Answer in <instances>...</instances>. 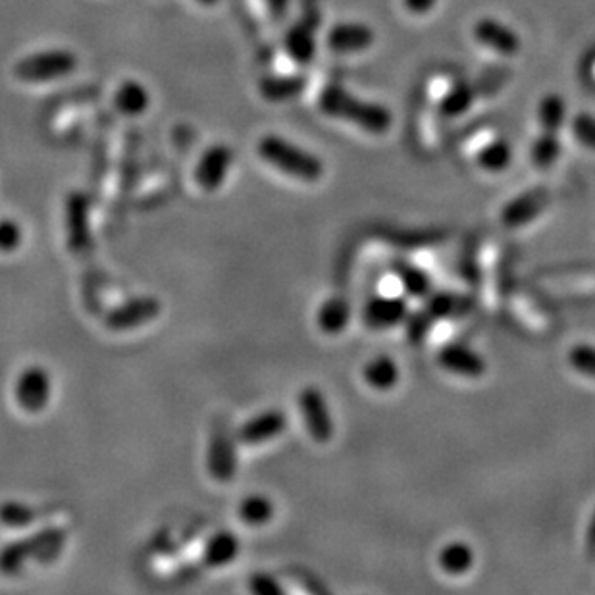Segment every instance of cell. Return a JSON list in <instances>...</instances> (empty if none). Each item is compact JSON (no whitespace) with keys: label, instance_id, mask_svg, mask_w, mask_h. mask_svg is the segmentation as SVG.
<instances>
[{"label":"cell","instance_id":"6da1fadb","mask_svg":"<svg viewBox=\"0 0 595 595\" xmlns=\"http://www.w3.org/2000/svg\"><path fill=\"white\" fill-rule=\"evenodd\" d=\"M318 108L336 120L351 122L361 130L370 131L374 135L386 133L391 128V112L386 106L366 103L359 97L351 95L343 85H326L318 97Z\"/></svg>","mask_w":595,"mask_h":595},{"label":"cell","instance_id":"7a4b0ae2","mask_svg":"<svg viewBox=\"0 0 595 595\" xmlns=\"http://www.w3.org/2000/svg\"><path fill=\"white\" fill-rule=\"evenodd\" d=\"M260 158L287 176L301 182H318L324 176V164L316 155L301 149L280 135H264L259 141Z\"/></svg>","mask_w":595,"mask_h":595},{"label":"cell","instance_id":"3957f363","mask_svg":"<svg viewBox=\"0 0 595 595\" xmlns=\"http://www.w3.org/2000/svg\"><path fill=\"white\" fill-rule=\"evenodd\" d=\"M64 542H66V530L47 528L29 538L8 544L0 551V572L18 574L26 567L29 559L49 561L62 551Z\"/></svg>","mask_w":595,"mask_h":595},{"label":"cell","instance_id":"277c9868","mask_svg":"<svg viewBox=\"0 0 595 595\" xmlns=\"http://www.w3.org/2000/svg\"><path fill=\"white\" fill-rule=\"evenodd\" d=\"M78 68V56L74 52L64 49H52V51L35 52L22 58L14 74L16 78L26 83H45L54 79L68 78Z\"/></svg>","mask_w":595,"mask_h":595},{"label":"cell","instance_id":"5b68a950","mask_svg":"<svg viewBox=\"0 0 595 595\" xmlns=\"http://www.w3.org/2000/svg\"><path fill=\"white\" fill-rule=\"evenodd\" d=\"M299 411L312 440L316 443H328L334 438V420H332L328 399L322 393V389L316 386L301 389Z\"/></svg>","mask_w":595,"mask_h":595},{"label":"cell","instance_id":"8992f818","mask_svg":"<svg viewBox=\"0 0 595 595\" xmlns=\"http://www.w3.org/2000/svg\"><path fill=\"white\" fill-rule=\"evenodd\" d=\"M52 382L49 370L43 366H29L20 376L14 388L16 403L26 413H41L51 401Z\"/></svg>","mask_w":595,"mask_h":595},{"label":"cell","instance_id":"52a82bcc","mask_svg":"<svg viewBox=\"0 0 595 595\" xmlns=\"http://www.w3.org/2000/svg\"><path fill=\"white\" fill-rule=\"evenodd\" d=\"M411 314L407 295H376L363 309V322L370 330H389L405 324Z\"/></svg>","mask_w":595,"mask_h":595},{"label":"cell","instance_id":"ba28073f","mask_svg":"<svg viewBox=\"0 0 595 595\" xmlns=\"http://www.w3.org/2000/svg\"><path fill=\"white\" fill-rule=\"evenodd\" d=\"M549 191L545 187H534L511 199L501 210V224L509 230H518L532 224L538 216H542L549 205Z\"/></svg>","mask_w":595,"mask_h":595},{"label":"cell","instance_id":"9c48e42d","mask_svg":"<svg viewBox=\"0 0 595 595\" xmlns=\"http://www.w3.org/2000/svg\"><path fill=\"white\" fill-rule=\"evenodd\" d=\"M66 233L68 249L74 255L89 251L93 241L89 226V197L81 191H72L66 199Z\"/></svg>","mask_w":595,"mask_h":595},{"label":"cell","instance_id":"30bf717a","mask_svg":"<svg viewBox=\"0 0 595 595\" xmlns=\"http://www.w3.org/2000/svg\"><path fill=\"white\" fill-rule=\"evenodd\" d=\"M160 312H162V305L156 297H137L120 305L118 309L108 312L104 324L112 332H128L153 322Z\"/></svg>","mask_w":595,"mask_h":595},{"label":"cell","instance_id":"8fae6325","mask_svg":"<svg viewBox=\"0 0 595 595\" xmlns=\"http://www.w3.org/2000/svg\"><path fill=\"white\" fill-rule=\"evenodd\" d=\"M436 361L441 370L465 378H480L488 370L484 357L463 343H445L438 351Z\"/></svg>","mask_w":595,"mask_h":595},{"label":"cell","instance_id":"7c38bea8","mask_svg":"<svg viewBox=\"0 0 595 595\" xmlns=\"http://www.w3.org/2000/svg\"><path fill=\"white\" fill-rule=\"evenodd\" d=\"M208 474L216 482H232L237 472L235 440L226 428L212 432L207 453Z\"/></svg>","mask_w":595,"mask_h":595},{"label":"cell","instance_id":"4fadbf2b","mask_svg":"<svg viewBox=\"0 0 595 595\" xmlns=\"http://www.w3.org/2000/svg\"><path fill=\"white\" fill-rule=\"evenodd\" d=\"M232 149L224 143L208 147L195 168V182L205 191H216L232 168Z\"/></svg>","mask_w":595,"mask_h":595},{"label":"cell","instance_id":"5bb4252c","mask_svg":"<svg viewBox=\"0 0 595 595\" xmlns=\"http://www.w3.org/2000/svg\"><path fill=\"white\" fill-rule=\"evenodd\" d=\"M318 24H320L318 12H309L285 33V51L297 64H309L314 58V52H316L314 33Z\"/></svg>","mask_w":595,"mask_h":595},{"label":"cell","instance_id":"9a60e30c","mask_svg":"<svg viewBox=\"0 0 595 595\" xmlns=\"http://www.w3.org/2000/svg\"><path fill=\"white\" fill-rule=\"evenodd\" d=\"M287 428V416L278 409L253 416L237 430V441L245 445H260L282 436Z\"/></svg>","mask_w":595,"mask_h":595},{"label":"cell","instance_id":"2e32d148","mask_svg":"<svg viewBox=\"0 0 595 595\" xmlns=\"http://www.w3.org/2000/svg\"><path fill=\"white\" fill-rule=\"evenodd\" d=\"M474 35L484 47L499 52V54L511 56V54H517L520 51V39H518L517 33L511 27L492 20V18L480 20L474 27Z\"/></svg>","mask_w":595,"mask_h":595},{"label":"cell","instance_id":"e0dca14e","mask_svg":"<svg viewBox=\"0 0 595 595\" xmlns=\"http://www.w3.org/2000/svg\"><path fill=\"white\" fill-rule=\"evenodd\" d=\"M424 301H426L424 309L432 314L436 322L463 318L474 307L470 297L453 291H432Z\"/></svg>","mask_w":595,"mask_h":595},{"label":"cell","instance_id":"ac0fdd59","mask_svg":"<svg viewBox=\"0 0 595 595\" xmlns=\"http://www.w3.org/2000/svg\"><path fill=\"white\" fill-rule=\"evenodd\" d=\"M374 43V31L364 24H337L328 33V47L336 52H361Z\"/></svg>","mask_w":595,"mask_h":595},{"label":"cell","instance_id":"d6986e66","mask_svg":"<svg viewBox=\"0 0 595 595\" xmlns=\"http://www.w3.org/2000/svg\"><path fill=\"white\" fill-rule=\"evenodd\" d=\"M364 384L376 391H389L395 388L401 380V368L397 361L389 355H376L364 364Z\"/></svg>","mask_w":595,"mask_h":595},{"label":"cell","instance_id":"ffe728a7","mask_svg":"<svg viewBox=\"0 0 595 595\" xmlns=\"http://www.w3.org/2000/svg\"><path fill=\"white\" fill-rule=\"evenodd\" d=\"M393 274L397 278V282L401 285L403 293L409 297V299H426L434 287H432V278L422 270L418 268L413 262H407V260H397L393 264Z\"/></svg>","mask_w":595,"mask_h":595},{"label":"cell","instance_id":"44dd1931","mask_svg":"<svg viewBox=\"0 0 595 595\" xmlns=\"http://www.w3.org/2000/svg\"><path fill=\"white\" fill-rule=\"evenodd\" d=\"M307 87L303 76H268L259 83L260 95L270 103H284L299 97Z\"/></svg>","mask_w":595,"mask_h":595},{"label":"cell","instance_id":"7402d4cb","mask_svg":"<svg viewBox=\"0 0 595 595\" xmlns=\"http://www.w3.org/2000/svg\"><path fill=\"white\" fill-rule=\"evenodd\" d=\"M349 320H351V307L341 297L328 299L326 303L320 305V309L316 312V324L328 336L341 334L347 328Z\"/></svg>","mask_w":595,"mask_h":595},{"label":"cell","instance_id":"603a6c76","mask_svg":"<svg viewBox=\"0 0 595 595\" xmlns=\"http://www.w3.org/2000/svg\"><path fill=\"white\" fill-rule=\"evenodd\" d=\"M438 565L449 576H461L474 567V551L463 540H453L441 547Z\"/></svg>","mask_w":595,"mask_h":595},{"label":"cell","instance_id":"cb8c5ba5","mask_svg":"<svg viewBox=\"0 0 595 595\" xmlns=\"http://www.w3.org/2000/svg\"><path fill=\"white\" fill-rule=\"evenodd\" d=\"M114 104L126 116H141L143 112H147L151 104V95L143 83L128 79L118 87L114 95Z\"/></svg>","mask_w":595,"mask_h":595},{"label":"cell","instance_id":"d4e9b609","mask_svg":"<svg viewBox=\"0 0 595 595\" xmlns=\"http://www.w3.org/2000/svg\"><path fill=\"white\" fill-rule=\"evenodd\" d=\"M241 544L232 532L216 534L205 547V563L208 567H226L237 559Z\"/></svg>","mask_w":595,"mask_h":595},{"label":"cell","instance_id":"484cf974","mask_svg":"<svg viewBox=\"0 0 595 595\" xmlns=\"http://www.w3.org/2000/svg\"><path fill=\"white\" fill-rule=\"evenodd\" d=\"M237 513L247 526H264L274 517V503L266 495L253 493L241 501Z\"/></svg>","mask_w":595,"mask_h":595},{"label":"cell","instance_id":"4316f807","mask_svg":"<svg viewBox=\"0 0 595 595\" xmlns=\"http://www.w3.org/2000/svg\"><path fill=\"white\" fill-rule=\"evenodd\" d=\"M476 160H478V166L482 170L492 172V174H499V172L509 168V164L513 160V149H511V145L507 141L497 139V141H492L490 145H486L478 153Z\"/></svg>","mask_w":595,"mask_h":595},{"label":"cell","instance_id":"83f0119b","mask_svg":"<svg viewBox=\"0 0 595 595\" xmlns=\"http://www.w3.org/2000/svg\"><path fill=\"white\" fill-rule=\"evenodd\" d=\"M559 156H561V141L553 131H544V135H540L530 149L532 164L538 170H549L559 160Z\"/></svg>","mask_w":595,"mask_h":595},{"label":"cell","instance_id":"f1b7e54d","mask_svg":"<svg viewBox=\"0 0 595 595\" xmlns=\"http://www.w3.org/2000/svg\"><path fill=\"white\" fill-rule=\"evenodd\" d=\"M538 116L542 130L559 133L561 126L565 124V101L559 95H547L540 103Z\"/></svg>","mask_w":595,"mask_h":595},{"label":"cell","instance_id":"f546056e","mask_svg":"<svg viewBox=\"0 0 595 595\" xmlns=\"http://www.w3.org/2000/svg\"><path fill=\"white\" fill-rule=\"evenodd\" d=\"M37 520V511L20 501H4L0 505V522L8 528H24Z\"/></svg>","mask_w":595,"mask_h":595},{"label":"cell","instance_id":"4dcf8cb0","mask_svg":"<svg viewBox=\"0 0 595 595\" xmlns=\"http://www.w3.org/2000/svg\"><path fill=\"white\" fill-rule=\"evenodd\" d=\"M472 101H474V89L468 83H457L443 97L441 110H443V114L453 118V116L465 114L466 110L472 106Z\"/></svg>","mask_w":595,"mask_h":595},{"label":"cell","instance_id":"1f68e13d","mask_svg":"<svg viewBox=\"0 0 595 595\" xmlns=\"http://www.w3.org/2000/svg\"><path fill=\"white\" fill-rule=\"evenodd\" d=\"M567 361L574 372L595 380V345L592 343L572 345L569 355H567Z\"/></svg>","mask_w":595,"mask_h":595},{"label":"cell","instance_id":"d6a6232c","mask_svg":"<svg viewBox=\"0 0 595 595\" xmlns=\"http://www.w3.org/2000/svg\"><path fill=\"white\" fill-rule=\"evenodd\" d=\"M436 324V320L432 318V314L426 311L424 307L420 311H414L407 316L405 320V328H407V337L411 343H422L426 336L430 334L432 326Z\"/></svg>","mask_w":595,"mask_h":595},{"label":"cell","instance_id":"836d02e7","mask_svg":"<svg viewBox=\"0 0 595 595\" xmlns=\"http://www.w3.org/2000/svg\"><path fill=\"white\" fill-rule=\"evenodd\" d=\"M24 232L16 220L2 218L0 220V253H12L22 245Z\"/></svg>","mask_w":595,"mask_h":595},{"label":"cell","instance_id":"e575fe53","mask_svg":"<svg viewBox=\"0 0 595 595\" xmlns=\"http://www.w3.org/2000/svg\"><path fill=\"white\" fill-rule=\"evenodd\" d=\"M572 131L584 147L595 151V118L592 114H578L572 122Z\"/></svg>","mask_w":595,"mask_h":595},{"label":"cell","instance_id":"d590c367","mask_svg":"<svg viewBox=\"0 0 595 595\" xmlns=\"http://www.w3.org/2000/svg\"><path fill=\"white\" fill-rule=\"evenodd\" d=\"M249 590L255 595H285V590L270 574L257 572L249 580Z\"/></svg>","mask_w":595,"mask_h":595},{"label":"cell","instance_id":"8d00e7d4","mask_svg":"<svg viewBox=\"0 0 595 595\" xmlns=\"http://www.w3.org/2000/svg\"><path fill=\"white\" fill-rule=\"evenodd\" d=\"M403 2L409 8V12L420 16V14H428L436 6L438 0H403Z\"/></svg>","mask_w":595,"mask_h":595},{"label":"cell","instance_id":"74e56055","mask_svg":"<svg viewBox=\"0 0 595 595\" xmlns=\"http://www.w3.org/2000/svg\"><path fill=\"white\" fill-rule=\"evenodd\" d=\"M266 4L270 8L272 18H276V20H282L289 8V0H266Z\"/></svg>","mask_w":595,"mask_h":595},{"label":"cell","instance_id":"f35d334b","mask_svg":"<svg viewBox=\"0 0 595 595\" xmlns=\"http://www.w3.org/2000/svg\"><path fill=\"white\" fill-rule=\"evenodd\" d=\"M586 551L588 555L594 559L595 557V513L590 524H588V532H586Z\"/></svg>","mask_w":595,"mask_h":595},{"label":"cell","instance_id":"ab89813d","mask_svg":"<svg viewBox=\"0 0 595 595\" xmlns=\"http://www.w3.org/2000/svg\"><path fill=\"white\" fill-rule=\"evenodd\" d=\"M199 4H203V6H212V4H216L218 0H197Z\"/></svg>","mask_w":595,"mask_h":595}]
</instances>
